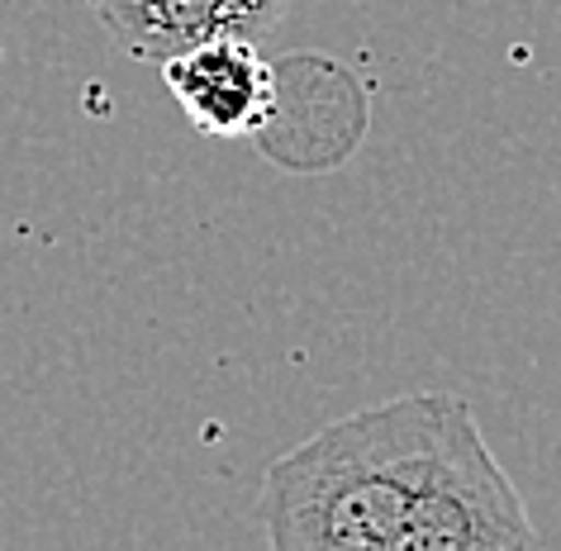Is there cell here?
<instances>
[{
	"mask_svg": "<svg viewBox=\"0 0 561 551\" xmlns=\"http://www.w3.org/2000/svg\"><path fill=\"white\" fill-rule=\"evenodd\" d=\"M257 518L276 551L542 547L524 494L461 394L357 409L266 466Z\"/></svg>",
	"mask_w": 561,
	"mask_h": 551,
	"instance_id": "6da1fadb",
	"label": "cell"
},
{
	"mask_svg": "<svg viewBox=\"0 0 561 551\" xmlns=\"http://www.w3.org/2000/svg\"><path fill=\"white\" fill-rule=\"evenodd\" d=\"M162 81L172 91L186 124L205 138H252L276 115L280 81L252 38H215L162 62Z\"/></svg>",
	"mask_w": 561,
	"mask_h": 551,
	"instance_id": "7a4b0ae2",
	"label": "cell"
},
{
	"mask_svg": "<svg viewBox=\"0 0 561 551\" xmlns=\"http://www.w3.org/2000/svg\"><path fill=\"white\" fill-rule=\"evenodd\" d=\"M105 34L144 62H167L215 38H266L290 0H91Z\"/></svg>",
	"mask_w": 561,
	"mask_h": 551,
	"instance_id": "3957f363",
	"label": "cell"
}]
</instances>
